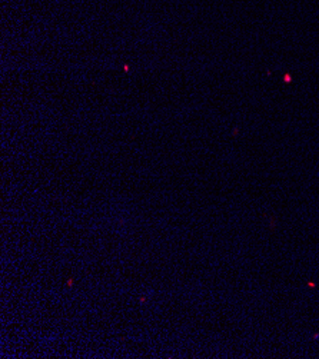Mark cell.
<instances>
[{
  "label": "cell",
  "instance_id": "1",
  "mask_svg": "<svg viewBox=\"0 0 319 359\" xmlns=\"http://www.w3.org/2000/svg\"><path fill=\"white\" fill-rule=\"evenodd\" d=\"M72 283H74V279H69V280H67V285H69V286L72 285Z\"/></svg>",
  "mask_w": 319,
  "mask_h": 359
}]
</instances>
